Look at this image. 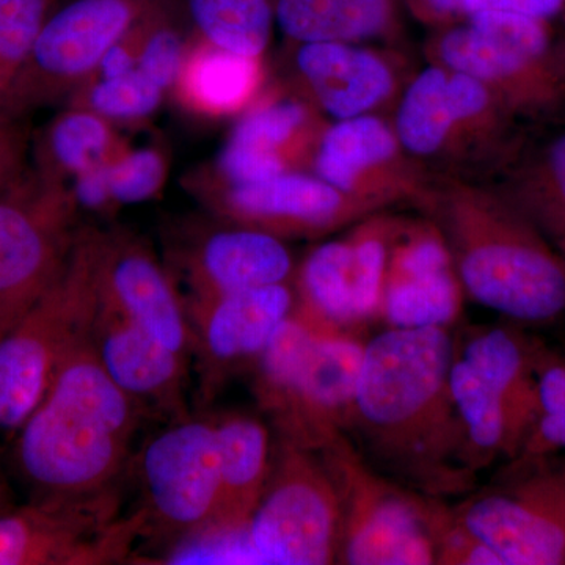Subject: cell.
<instances>
[{
	"label": "cell",
	"instance_id": "1",
	"mask_svg": "<svg viewBox=\"0 0 565 565\" xmlns=\"http://www.w3.org/2000/svg\"><path fill=\"white\" fill-rule=\"evenodd\" d=\"M456 351L440 327L379 333L364 344L351 424L385 473L440 500L473 492L478 475L449 385Z\"/></svg>",
	"mask_w": 565,
	"mask_h": 565
},
{
	"label": "cell",
	"instance_id": "2",
	"mask_svg": "<svg viewBox=\"0 0 565 565\" xmlns=\"http://www.w3.org/2000/svg\"><path fill=\"white\" fill-rule=\"evenodd\" d=\"M143 416L103 370L87 330L14 434V463L33 498L109 492L121 487Z\"/></svg>",
	"mask_w": 565,
	"mask_h": 565
},
{
	"label": "cell",
	"instance_id": "3",
	"mask_svg": "<svg viewBox=\"0 0 565 565\" xmlns=\"http://www.w3.org/2000/svg\"><path fill=\"white\" fill-rule=\"evenodd\" d=\"M418 211L444 234L475 302L515 322L564 318V256L492 184L434 180Z\"/></svg>",
	"mask_w": 565,
	"mask_h": 565
},
{
	"label": "cell",
	"instance_id": "4",
	"mask_svg": "<svg viewBox=\"0 0 565 565\" xmlns=\"http://www.w3.org/2000/svg\"><path fill=\"white\" fill-rule=\"evenodd\" d=\"M392 121L434 180L492 182L522 150L514 115L481 82L435 63L412 74Z\"/></svg>",
	"mask_w": 565,
	"mask_h": 565
},
{
	"label": "cell",
	"instance_id": "5",
	"mask_svg": "<svg viewBox=\"0 0 565 565\" xmlns=\"http://www.w3.org/2000/svg\"><path fill=\"white\" fill-rule=\"evenodd\" d=\"M424 57L481 82L519 121L565 109V51L553 41L548 21L481 11L434 29Z\"/></svg>",
	"mask_w": 565,
	"mask_h": 565
},
{
	"label": "cell",
	"instance_id": "6",
	"mask_svg": "<svg viewBox=\"0 0 565 565\" xmlns=\"http://www.w3.org/2000/svg\"><path fill=\"white\" fill-rule=\"evenodd\" d=\"M96 258L98 233H79L61 277L0 334V433L14 437L90 327L98 307Z\"/></svg>",
	"mask_w": 565,
	"mask_h": 565
},
{
	"label": "cell",
	"instance_id": "7",
	"mask_svg": "<svg viewBox=\"0 0 565 565\" xmlns=\"http://www.w3.org/2000/svg\"><path fill=\"white\" fill-rule=\"evenodd\" d=\"M321 456L337 482L343 509L338 563L435 564V522L444 508L440 498L377 473L345 434L326 446Z\"/></svg>",
	"mask_w": 565,
	"mask_h": 565
},
{
	"label": "cell",
	"instance_id": "8",
	"mask_svg": "<svg viewBox=\"0 0 565 565\" xmlns=\"http://www.w3.org/2000/svg\"><path fill=\"white\" fill-rule=\"evenodd\" d=\"M343 509L321 452L278 440L247 531L264 564L326 565L340 559Z\"/></svg>",
	"mask_w": 565,
	"mask_h": 565
},
{
	"label": "cell",
	"instance_id": "9",
	"mask_svg": "<svg viewBox=\"0 0 565 565\" xmlns=\"http://www.w3.org/2000/svg\"><path fill=\"white\" fill-rule=\"evenodd\" d=\"M121 487L84 498H32L0 514V565L125 563L143 537L140 509L121 515Z\"/></svg>",
	"mask_w": 565,
	"mask_h": 565
},
{
	"label": "cell",
	"instance_id": "10",
	"mask_svg": "<svg viewBox=\"0 0 565 565\" xmlns=\"http://www.w3.org/2000/svg\"><path fill=\"white\" fill-rule=\"evenodd\" d=\"M452 512L504 565H565V457L509 460Z\"/></svg>",
	"mask_w": 565,
	"mask_h": 565
},
{
	"label": "cell",
	"instance_id": "11",
	"mask_svg": "<svg viewBox=\"0 0 565 565\" xmlns=\"http://www.w3.org/2000/svg\"><path fill=\"white\" fill-rule=\"evenodd\" d=\"M145 539L169 545L217 520L221 449L214 416L173 419L139 455Z\"/></svg>",
	"mask_w": 565,
	"mask_h": 565
},
{
	"label": "cell",
	"instance_id": "12",
	"mask_svg": "<svg viewBox=\"0 0 565 565\" xmlns=\"http://www.w3.org/2000/svg\"><path fill=\"white\" fill-rule=\"evenodd\" d=\"M63 185L22 178L0 193V334L61 277L79 232Z\"/></svg>",
	"mask_w": 565,
	"mask_h": 565
},
{
	"label": "cell",
	"instance_id": "13",
	"mask_svg": "<svg viewBox=\"0 0 565 565\" xmlns=\"http://www.w3.org/2000/svg\"><path fill=\"white\" fill-rule=\"evenodd\" d=\"M158 0H71L50 14L2 103L20 118L95 71Z\"/></svg>",
	"mask_w": 565,
	"mask_h": 565
},
{
	"label": "cell",
	"instance_id": "14",
	"mask_svg": "<svg viewBox=\"0 0 565 565\" xmlns=\"http://www.w3.org/2000/svg\"><path fill=\"white\" fill-rule=\"evenodd\" d=\"M308 169L379 211L394 204L419 210L434 182L405 151L386 115L327 122Z\"/></svg>",
	"mask_w": 565,
	"mask_h": 565
},
{
	"label": "cell",
	"instance_id": "15",
	"mask_svg": "<svg viewBox=\"0 0 565 565\" xmlns=\"http://www.w3.org/2000/svg\"><path fill=\"white\" fill-rule=\"evenodd\" d=\"M294 79L329 121L390 115L412 74L401 47L360 43H296Z\"/></svg>",
	"mask_w": 565,
	"mask_h": 565
},
{
	"label": "cell",
	"instance_id": "16",
	"mask_svg": "<svg viewBox=\"0 0 565 565\" xmlns=\"http://www.w3.org/2000/svg\"><path fill=\"white\" fill-rule=\"evenodd\" d=\"M294 310L292 282L185 302L200 394L214 399L233 375L252 370Z\"/></svg>",
	"mask_w": 565,
	"mask_h": 565
},
{
	"label": "cell",
	"instance_id": "17",
	"mask_svg": "<svg viewBox=\"0 0 565 565\" xmlns=\"http://www.w3.org/2000/svg\"><path fill=\"white\" fill-rule=\"evenodd\" d=\"M363 355L352 333L318 334L269 418L278 440L321 452L349 433Z\"/></svg>",
	"mask_w": 565,
	"mask_h": 565
},
{
	"label": "cell",
	"instance_id": "18",
	"mask_svg": "<svg viewBox=\"0 0 565 565\" xmlns=\"http://www.w3.org/2000/svg\"><path fill=\"white\" fill-rule=\"evenodd\" d=\"M214 207L236 225L280 239L326 236L379 211L305 170L248 184L223 185Z\"/></svg>",
	"mask_w": 565,
	"mask_h": 565
},
{
	"label": "cell",
	"instance_id": "19",
	"mask_svg": "<svg viewBox=\"0 0 565 565\" xmlns=\"http://www.w3.org/2000/svg\"><path fill=\"white\" fill-rule=\"evenodd\" d=\"M98 300L107 310L192 359L188 311L172 275L150 248L126 234H98Z\"/></svg>",
	"mask_w": 565,
	"mask_h": 565
},
{
	"label": "cell",
	"instance_id": "20",
	"mask_svg": "<svg viewBox=\"0 0 565 565\" xmlns=\"http://www.w3.org/2000/svg\"><path fill=\"white\" fill-rule=\"evenodd\" d=\"M170 259L188 289L184 303L289 282L296 273L280 237L236 223L182 237Z\"/></svg>",
	"mask_w": 565,
	"mask_h": 565
},
{
	"label": "cell",
	"instance_id": "21",
	"mask_svg": "<svg viewBox=\"0 0 565 565\" xmlns=\"http://www.w3.org/2000/svg\"><path fill=\"white\" fill-rule=\"evenodd\" d=\"M96 359L115 385L145 415L173 422L188 411V373L191 360L107 310L98 300L88 329Z\"/></svg>",
	"mask_w": 565,
	"mask_h": 565
},
{
	"label": "cell",
	"instance_id": "22",
	"mask_svg": "<svg viewBox=\"0 0 565 565\" xmlns=\"http://www.w3.org/2000/svg\"><path fill=\"white\" fill-rule=\"evenodd\" d=\"M401 0H275V24L296 43H360L404 50Z\"/></svg>",
	"mask_w": 565,
	"mask_h": 565
},
{
	"label": "cell",
	"instance_id": "23",
	"mask_svg": "<svg viewBox=\"0 0 565 565\" xmlns=\"http://www.w3.org/2000/svg\"><path fill=\"white\" fill-rule=\"evenodd\" d=\"M221 449V509L215 525L247 526L266 487L273 444L266 424L228 412L214 416Z\"/></svg>",
	"mask_w": 565,
	"mask_h": 565
},
{
	"label": "cell",
	"instance_id": "24",
	"mask_svg": "<svg viewBox=\"0 0 565 565\" xmlns=\"http://www.w3.org/2000/svg\"><path fill=\"white\" fill-rule=\"evenodd\" d=\"M541 351V345L509 327H479L457 345V355L503 397L516 418L525 424L527 434L539 415Z\"/></svg>",
	"mask_w": 565,
	"mask_h": 565
},
{
	"label": "cell",
	"instance_id": "25",
	"mask_svg": "<svg viewBox=\"0 0 565 565\" xmlns=\"http://www.w3.org/2000/svg\"><path fill=\"white\" fill-rule=\"evenodd\" d=\"M553 244L565 239V131L533 151L520 150L489 182Z\"/></svg>",
	"mask_w": 565,
	"mask_h": 565
},
{
	"label": "cell",
	"instance_id": "26",
	"mask_svg": "<svg viewBox=\"0 0 565 565\" xmlns=\"http://www.w3.org/2000/svg\"><path fill=\"white\" fill-rule=\"evenodd\" d=\"M449 385L476 473L498 457L515 459L527 437L525 424L457 351Z\"/></svg>",
	"mask_w": 565,
	"mask_h": 565
},
{
	"label": "cell",
	"instance_id": "27",
	"mask_svg": "<svg viewBox=\"0 0 565 565\" xmlns=\"http://www.w3.org/2000/svg\"><path fill=\"white\" fill-rule=\"evenodd\" d=\"M294 310L316 332L351 333L359 326L348 239L318 245L292 277Z\"/></svg>",
	"mask_w": 565,
	"mask_h": 565
},
{
	"label": "cell",
	"instance_id": "28",
	"mask_svg": "<svg viewBox=\"0 0 565 565\" xmlns=\"http://www.w3.org/2000/svg\"><path fill=\"white\" fill-rule=\"evenodd\" d=\"M326 118L299 93L263 98L237 121L228 143L308 169Z\"/></svg>",
	"mask_w": 565,
	"mask_h": 565
},
{
	"label": "cell",
	"instance_id": "29",
	"mask_svg": "<svg viewBox=\"0 0 565 565\" xmlns=\"http://www.w3.org/2000/svg\"><path fill=\"white\" fill-rule=\"evenodd\" d=\"M182 68L185 98L207 114H236L250 107L263 88L262 57H245L207 43Z\"/></svg>",
	"mask_w": 565,
	"mask_h": 565
},
{
	"label": "cell",
	"instance_id": "30",
	"mask_svg": "<svg viewBox=\"0 0 565 565\" xmlns=\"http://www.w3.org/2000/svg\"><path fill=\"white\" fill-rule=\"evenodd\" d=\"M203 40L218 50L262 57L275 25V0H184Z\"/></svg>",
	"mask_w": 565,
	"mask_h": 565
},
{
	"label": "cell",
	"instance_id": "31",
	"mask_svg": "<svg viewBox=\"0 0 565 565\" xmlns=\"http://www.w3.org/2000/svg\"><path fill=\"white\" fill-rule=\"evenodd\" d=\"M465 291L456 269L390 282L381 315L390 329H449L463 310Z\"/></svg>",
	"mask_w": 565,
	"mask_h": 565
},
{
	"label": "cell",
	"instance_id": "32",
	"mask_svg": "<svg viewBox=\"0 0 565 565\" xmlns=\"http://www.w3.org/2000/svg\"><path fill=\"white\" fill-rule=\"evenodd\" d=\"M111 143L106 118L87 107L58 115L41 141V172L44 181L57 184L63 177H76L88 167L104 162Z\"/></svg>",
	"mask_w": 565,
	"mask_h": 565
},
{
	"label": "cell",
	"instance_id": "33",
	"mask_svg": "<svg viewBox=\"0 0 565 565\" xmlns=\"http://www.w3.org/2000/svg\"><path fill=\"white\" fill-rule=\"evenodd\" d=\"M401 218L390 212L377 211L352 225L345 237L351 252V273L356 315L364 323L381 315L382 299L394 237Z\"/></svg>",
	"mask_w": 565,
	"mask_h": 565
},
{
	"label": "cell",
	"instance_id": "34",
	"mask_svg": "<svg viewBox=\"0 0 565 565\" xmlns=\"http://www.w3.org/2000/svg\"><path fill=\"white\" fill-rule=\"evenodd\" d=\"M140 564L204 565L264 564L248 535L247 526L211 525L163 546L161 555Z\"/></svg>",
	"mask_w": 565,
	"mask_h": 565
},
{
	"label": "cell",
	"instance_id": "35",
	"mask_svg": "<svg viewBox=\"0 0 565 565\" xmlns=\"http://www.w3.org/2000/svg\"><path fill=\"white\" fill-rule=\"evenodd\" d=\"M51 0H0V109L50 17Z\"/></svg>",
	"mask_w": 565,
	"mask_h": 565
},
{
	"label": "cell",
	"instance_id": "36",
	"mask_svg": "<svg viewBox=\"0 0 565 565\" xmlns=\"http://www.w3.org/2000/svg\"><path fill=\"white\" fill-rule=\"evenodd\" d=\"M163 92L136 66L121 76L99 77L88 92V109L106 120H140L161 106Z\"/></svg>",
	"mask_w": 565,
	"mask_h": 565
},
{
	"label": "cell",
	"instance_id": "37",
	"mask_svg": "<svg viewBox=\"0 0 565 565\" xmlns=\"http://www.w3.org/2000/svg\"><path fill=\"white\" fill-rule=\"evenodd\" d=\"M161 152L141 148L107 162V178L114 204H136L150 200L166 180Z\"/></svg>",
	"mask_w": 565,
	"mask_h": 565
},
{
	"label": "cell",
	"instance_id": "38",
	"mask_svg": "<svg viewBox=\"0 0 565 565\" xmlns=\"http://www.w3.org/2000/svg\"><path fill=\"white\" fill-rule=\"evenodd\" d=\"M435 564L504 565L503 559L478 535L457 520L452 508L444 504L434 530Z\"/></svg>",
	"mask_w": 565,
	"mask_h": 565
},
{
	"label": "cell",
	"instance_id": "39",
	"mask_svg": "<svg viewBox=\"0 0 565 565\" xmlns=\"http://www.w3.org/2000/svg\"><path fill=\"white\" fill-rule=\"evenodd\" d=\"M25 139L18 118L0 110V193L25 177Z\"/></svg>",
	"mask_w": 565,
	"mask_h": 565
},
{
	"label": "cell",
	"instance_id": "40",
	"mask_svg": "<svg viewBox=\"0 0 565 565\" xmlns=\"http://www.w3.org/2000/svg\"><path fill=\"white\" fill-rule=\"evenodd\" d=\"M74 207L103 211L111 207L109 178H107V161L88 167L84 172L74 177L73 191L68 192Z\"/></svg>",
	"mask_w": 565,
	"mask_h": 565
},
{
	"label": "cell",
	"instance_id": "41",
	"mask_svg": "<svg viewBox=\"0 0 565 565\" xmlns=\"http://www.w3.org/2000/svg\"><path fill=\"white\" fill-rule=\"evenodd\" d=\"M565 0H463L462 17L481 11H503L550 21L564 10Z\"/></svg>",
	"mask_w": 565,
	"mask_h": 565
},
{
	"label": "cell",
	"instance_id": "42",
	"mask_svg": "<svg viewBox=\"0 0 565 565\" xmlns=\"http://www.w3.org/2000/svg\"><path fill=\"white\" fill-rule=\"evenodd\" d=\"M405 13L429 29H440L463 20V0H401Z\"/></svg>",
	"mask_w": 565,
	"mask_h": 565
},
{
	"label": "cell",
	"instance_id": "43",
	"mask_svg": "<svg viewBox=\"0 0 565 565\" xmlns=\"http://www.w3.org/2000/svg\"><path fill=\"white\" fill-rule=\"evenodd\" d=\"M14 505L17 504H14L13 492H11L9 481H7L6 475L0 471V514L10 511Z\"/></svg>",
	"mask_w": 565,
	"mask_h": 565
},
{
	"label": "cell",
	"instance_id": "44",
	"mask_svg": "<svg viewBox=\"0 0 565 565\" xmlns=\"http://www.w3.org/2000/svg\"><path fill=\"white\" fill-rule=\"evenodd\" d=\"M557 250L561 252V255L565 258V239L559 241V243L556 244Z\"/></svg>",
	"mask_w": 565,
	"mask_h": 565
}]
</instances>
